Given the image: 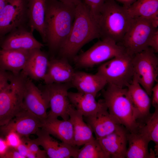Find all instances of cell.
Returning <instances> with one entry per match:
<instances>
[{"label":"cell","instance_id":"6da1fadb","mask_svg":"<svg viewBox=\"0 0 158 158\" xmlns=\"http://www.w3.org/2000/svg\"><path fill=\"white\" fill-rule=\"evenodd\" d=\"M100 38L98 21L84 1L76 6L70 32L58 51L61 58L73 59L80 49L92 40Z\"/></svg>","mask_w":158,"mask_h":158},{"label":"cell","instance_id":"7a4b0ae2","mask_svg":"<svg viewBox=\"0 0 158 158\" xmlns=\"http://www.w3.org/2000/svg\"><path fill=\"white\" fill-rule=\"evenodd\" d=\"M76 6L47 0L45 20L46 42L52 54L58 51L73 24Z\"/></svg>","mask_w":158,"mask_h":158},{"label":"cell","instance_id":"3957f363","mask_svg":"<svg viewBox=\"0 0 158 158\" xmlns=\"http://www.w3.org/2000/svg\"><path fill=\"white\" fill-rule=\"evenodd\" d=\"M132 20L126 7L114 0H105L98 20L100 38L120 43Z\"/></svg>","mask_w":158,"mask_h":158},{"label":"cell","instance_id":"277c9868","mask_svg":"<svg viewBox=\"0 0 158 158\" xmlns=\"http://www.w3.org/2000/svg\"><path fill=\"white\" fill-rule=\"evenodd\" d=\"M107 84L102 94L109 112L128 132L137 130L139 123L127 88Z\"/></svg>","mask_w":158,"mask_h":158},{"label":"cell","instance_id":"5b68a950","mask_svg":"<svg viewBox=\"0 0 158 158\" xmlns=\"http://www.w3.org/2000/svg\"><path fill=\"white\" fill-rule=\"evenodd\" d=\"M27 77L22 72L12 74L8 84L0 92V127L7 124L22 107L23 92Z\"/></svg>","mask_w":158,"mask_h":158},{"label":"cell","instance_id":"8992f818","mask_svg":"<svg viewBox=\"0 0 158 158\" xmlns=\"http://www.w3.org/2000/svg\"><path fill=\"white\" fill-rule=\"evenodd\" d=\"M133 56L126 53L115 57L98 67L97 73L102 76L107 84L122 88L127 87L134 75Z\"/></svg>","mask_w":158,"mask_h":158},{"label":"cell","instance_id":"52a82bcc","mask_svg":"<svg viewBox=\"0 0 158 158\" xmlns=\"http://www.w3.org/2000/svg\"><path fill=\"white\" fill-rule=\"evenodd\" d=\"M126 53L124 48L111 40L101 39L73 59L80 68H91Z\"/></svg>","mask_w":158,"mask_h":158},{"label":"cell","instance_id":"ba28073f","mask_svg":"<svg viewBox=\"0 0 158 158\" xmlns=\"http://www.w3.org/2000/svg\"><path fill=\"white\" fill-rule=\"evenodd\" d=\"M148 47L133 56L134 76L150 96L155 82H158V58Z\"/></svg>","mask_w":158,"mask_h":158},{"label":"cell","instance_id":"9c48e42d","mask_svg":"<svg viewBox=\"0 0 158 158\" xmlns=\"http://www.w3.org/2000/svg\"><path fill=\"white\" fill-rule=\"evenodd\" d=\"M156 29L153 27L148 19L133 18L128 29L120 42V45L127 53L133 56L149 47V39Z\"/></svg>","mask_w":158,"mask_h":158},{"label":"cell","instance_id":"30bf717a","mask_svg":"<svg viewBox=\"0 0 158 158\" xmlns=\"http://www.w3.org/2000/svg\"><path fill=\"white\" fill-rule=\"evenodd\" d=\"M38 87L44 93L49 102L50 110L47 117H60L63 120L69 119L68 112L72 106L68 96V90L72 87L71 83H53Z\"/></svg>","mask_w":158,"mask_h":158},{"label":"cell","instance_id":"8fae6325","mask_svg":"<svg viewBox=\"0 0 158 158\" xmlns=\"http://www.w3.org/2000/svg\"><path fill=\"white\" fill-rule=\"evenodd\" d=\"M24 26L28 27L27 0H9L0 12V41L12 30Z\"/></svg>","mask_w":158,"mask_h":158},{"label":"cell","instance_id":"7c38bea8","mask_svg":"<svg viewBox=\"0 0 158 158\" xmlns=\"http://www.w3.org/2000/svg\"><path fill=\"white\" fill-rule=\"evenodd\" d=\"M22 107L41 121L46 118L49 102L43 92L27 77L25 80L23 95Z\"/></svg>","mask_w":158,"mask_h":158},{"label":"cell","instance_id":"4fadbf2b","mask_svg":"<svg viewBox=\"0 0 158 158\" xmlns=\"http://www.w3.org/2000/svg\"><path fill=\"white\" fill-rule=\"evenodd\" d=\"M41 125L38 117L22 107L7 124L0 127L6 135L13 131L20 137H26L36 134Z\"/></svg>","mask_w":158,"mask_h":158},{"label":"cell","instance_id":"5bb4252c","mask_svg":"<svg viewBox=\"0 0 158 158\" xmlns=\"http://www.w3.org/2000/svg\"><path fill=\"white\" fill-rule=\"evenodd\" d=\"M1 49L32 50L41 49L44 45L34 36L29 27L16 29L7 34L0 41Z\"/></svg>","mask_w":158,"mask_h":158},{"label":"cell","instance_id":"9a60e30c","mask_svg":"<svg viewBox=\"0 0 158 158\" xmlns=\"http://www.w3.org/2000/svg\"><path fill=\"white\" fill-rule=\"evenodd\" d=\"M36 134L37 137L34 140L45 151L50 158H75L78 148L54 139L46 131L40 128Z\"/></svg>","mask_w":158,"mask_h":158},{"label":"cell","instance_id":"2e32d148","mask_svg":"<svg viewBox=\"0 0 158 158\" xmlns=\"http://www.w3.org/2000/svg\"><path fill=\"white\" fill-rule=\"evenodd\" d=\"M83 117L97 139L109 135L122 125L110 114L107 106L92 115Z\"/></svg>","mask_w":158,"mask_h":158},{"label":"cell","instance_id":"e0dca14e","mask_svg":"<svg viewBox=\"0 0 158 158\" xmlns=\"http://www.w3.org/2000/svg\"><path fill=\"white\" fill-rule=\"evenodd\" d=\"M128 131L122 125L109 135L98 140L110 158H126Z\"/></svg>","mask_w":158,"mask_h":158},{"label":"cell","instance_id":"ac0fdd59","mask_svg":"<svg viewBox=\"0 0 158 158\" xmlns=\"http://www.w3.org/2000/svg\"><path fill=\"white\" fill-rule=\"evenodd\" d=\"M75 71L68 59L52 58L49 60L47 71L43 80L46 84L71 83Z\"/></svg>","mask_w":158,"mask_h":158},{"label":"cell","instance_id":"d6986e66","mask_svg":"<svg viewBox=\"0 0 158 158\" xmlns=\"http://www.w3.org/2000/svg\"><path fill=\"white\" fill-rule=\"evenodd\" d=\"M127 88L137 121L139 123L150 114L151 101L150 96L134 76Z\"/></svg>","mask_w":158,"mask_h":158},{"label":"cell","instance_id":"ffe728a7","mask_svg":"<svg viewBox=\"0 0 158 158\" xmlns=\"http://www.w3.org/2000/svg\"><path fill=\"white\" fill-rule=\"evenodd\" d=\"M72 87L78 92L96 96L107 84L106 80L97 73L90 74L83 71H75L71 82Z\"/></svg>","mask_w":158,"mask_h":158},{"label":"cell","instance_id":"44dd1931","mask_svg":"<svg viewBox=\"0 0 158 158\" xmlns=\"http://www.w3.org/2000/svg\"><path fill=\"white\" fill-rule=\"evenodd\" d=\"M28 25L33 32L37 31L46 43L45 20L47 0H27Z\"/></svg>","mask_w":158,"mask_h":158},{"label":"cell","instance_id":"7402d4cb","mask_svg":"<svg viewBox=\"0 0 158 158\" xmlns=\"http://www.w3.org/2000/svg\"><path fill=\"white\" fill-rule=\"evenodd\" d=\"M41 128L61 142L76 147L74 144L73 125L69 119L60 120L58 118L47 117L41 121Z\"/></svg>","mask_w":158,"mask_h":158},{"label":"cell","instance_id":"603a6c76","mask_svg":"<svg viewBox=\"0 0 158 158\" xmlns=\"http://www.w3.org/2000/svg\"><path fill=\"white\" fill-rule=\"evenodd\" d=\"M49 60L47 54L41 49L31 50L26 64L22 72L31 80H43Z\"/></svg>","mask_w":158,"mask_h":158},{"label":"cell","instance_id":"cb8c5ba5","mask_svg":"<svg viewBox=\"0 0 158 158\" xmlns=\"http://www.w3.org/2000/svg\"><path fill=\"white\" fill-rule=\"evenodd\" d=\"M68 96L71 104L83 117L92 115L106 106L103 99L97 101L96 96L92 94L68 92Z\"/></svg>","mask_w":158,"mask_h":158},{"label":"cell","instance_id":"d4e9b609","mask_svg":"<svg viewBox=\"0 0 158 158\" xmlns=\"http://www.w3.org/2000/svg\"><path fill=\"white\" fill-rule=\"evenodd\" d=\"M31 50L0 49V67L13 74L24 69Z\"/></svg>","mask_w":158,"mask_h":158},{"label":"cell","instance_id":"484cf974","mask_svg":"<svg viewBox=\"0 0 158 158\" xmlns=\"http://www.w3.org/2000/svg\"><path fill=\"white\" fill-rule=\"evenodd\" d=\"M127 141L128 146L126 158H156L155 153L153 150L150 152L149 151L148 144L150 141L137 130L132 132H128Z\"/></svg>","mask_w":158,"mask_h":158},{"label":"cell","instance_id":"4316f807","mask_svg":"<svg viewBox=\"0 0 158 158\" xmlns=\"http://www.w3.org/2000/svg\"><path fill=\"white\" fill-rule=\"evenodd\" d=\"M68 114L69 119L73 126L75 146H83L95 138L93 136L91 128L84 120L82 114L77 110L72 105L69 109Z\"/></svg>","mask_w":158,"mask_h":158},{"label":"cell","instance_id":"83f0119b","mask_svg":"<svg viewBox=\"0 0 158 158\" xmlns=\"http://www.w3.org/2000/svg\"><path fill=\"white\" fill-rule=\"evenodd\" d=\"M126 8L132 18L149 19L158 13V0H136Z\"/></svg>","mask_w":158,"mask_h":158},{"label":"cell","instance_id":"f1b7e54d","mask_svg":"<svg viewBox=\"0 0 158 158\" xmlns=\"http://www.w3.org/2000/svg\"><path fill=\"white\" fill-rule=\"evenodd\" d=\"M138 131L155 144L154 151L156 156L158 152V108L142 121L139 123Z\"/></svg>","mask_w":158,"mask_h":158},{"label":"cell","instance_id":"f546056e","mask_svg":"<svg viewBox=\"0 0 158 158\" xmlns=\"http://www.w3.org/2000/svg\"><path fill=\"white\" fill-rule=\"evenodd\" d=\"M78 149L75 158H110L96 138L84 144Z\"/></svg>","mask_w":158,"mask_h":158},{"label":"cell","instance_id":"4dcf8cb0","mask_svg":"<svg viewBox=\"0 0 158 158\" xmlns=\"http://www.w3.org/2000/svg\"><path fill=\"white\" fill-rule=\"evenodd\" d=\"M22 140L27 143L29 150L36 155L37 158H46L48 157L45 151L44 150H41L39 145L34 140L30 139L28 137H26Z\"/></svg>","mask_w":158,"mask_h":158},{"label":"cell","instance_id":"1f68e13d","mask_svg":"<svg viewBox=\"0 0 158 158\" xmlns=\"http://www.w3.org/2000/svg\"><path fill=\"white\" fill-rule=\"evenodd\" d=\"M105 0H84L92 16L98 21Z\"/></svg>","mask_w":158,"mask_h":158},{"label":"cell","instance_id":"d6a6232c","mask_svg":"<svg viewBox=\"0 0 158 158\" xmlns=\"http://www.w3.org/2000/svg\"><path fill=\"white\" fill-rule=\"evenodd\" d=\"M6 141L9 147L16 148L22 142L20 136L16 133L12 131L6 135Z\"/></svg>","mask_w":158,"mask_h":158},{"label":"cell","instance_id":"836d02e7","mask_svg":"<svg viewBox=\"0 0 158 158\" xmlns=\"http://www.w3.org/2000/svg\"><path fill=\"white\" fill-rule=\"evenodd\" d=\"M12 74L0 67V92L8 84Z\"/></svg>","mask_w":158,"mask_h":158},{"label":"cell","instance_id":"e575fe53","mask_svg":"<svg viewBox=\"0 0 158 158\" xmlns=\"http://www.w3.org/2000/svg\"><path fill=\"white\" fill-rule=\"evenodd\" d=\"M148 46L152 48L155 53L158 52V29L157 28L150 36Z\"/></svg>","mask_w":158,"mask_h":158},{"label":"cell","instance_id":"d590c367","mask_svg":"<svg viewBox=\"0 0 158 158\" xmlns=\"http://www.w3.org/2000/svg\"><path fill=\"white\" fill-rule=\"evenodd\" d=\"M152 99L151 104L155 108H158V83L154 85L152 89Z\"/></svg>","mask_w":158,"mask_h":158},{"label":"cell","instance_id":"8d00e7d4","mask_svg":"<svg viewBox=\"0 0 158 158\" xmlns=\"http://www.w3.org/2000/svg\"><path fill=\"white\" fill-rule=\"evenodd\" d=\"M3 158H25L14 148L9 147Z\"/></svg>","mask_w":158,"mask_h":158},{"label":"cell","instance_id":"74e56055","mask_svg":"<svg viewBox=\"0 0 158 158\" xmlns=\"http://www.w3.org/2000/svg\"><path fill=\"white\" fill-rule=\"evenodd\" d=\"M22 140V142L15 149L25 158L29 152V150L26 143Z\"/></svg>","mask_w":158,"mask_h":158},{"label":"cell","instance_id":"f35d334b","mask_svg":"<svg viewBox=\"0 0 158 158\" xmlns=\"http://www.w3.org/2000/svg\"><path fill=\"white\" fill-rule=\"evenodd\" d=\"M9 147L6 141L0 138V158H3Z\"/></svg>","mask_w":158,"mask_h":158},{"label":"cell","instance_id":"ab89813d","mask_svg":"<svg viewBox=\"0 0 158 158\" xmlns=\"http://www.w3.org/2000/svg\"><path fill=\"white\" fill-rule=\"evenodd\" d=\"M122 4L123 6L127 8L132 4L136 0H114Z\"/></svg>","mask_w":158,"mask_h":158},{"label":"cell","instance_id":"60d3db41","mask_svg":"<svg viewBox=\"0 0 158 158\" xmlns=\"http://www.w3.org/2000/svg\"><path fill=\"white\" fill-rule=\"evenodd\" d=\"M152 25L155 28H158V13L156 14L149 19Z\"/></svg>","mask_w":158,"mask_h":158},{"label":"cell","instance_id":"b9f144b4","mask_svg":"<svg viewBox=\"0 0 158 158\" xmlns=\"http://www.w3.org/2000/svg\"><path fill=\"white\" fill-rule=\"evenodd\" d=\"M63 3L76 6L82 0H57Z\"/></svg>","mask_w":158,"mask_h":158},{"label":"cell","instance_id":"7bdbcfd3","mask_svg":"<svg viewBox=\"0 0 158 158\" xmlns=\"http://www.w3.org/2000/svg\"><path fill=\"white\" fill-rule=\"evenodd\" d=\"M8 1L9 0H0V12L7 4Z\"/></svg>","mask_w":158,"mask_h":158},{"label":"cell","instance_id":"ee69618b","mask_svg":"<svg viewBox=\"0 0 158 158\" xmlns=\"http://www.w3.org/2000/svg\"><path fill=\"white\" fill-rule=\"evenodd\" d=\"M26 158H37V157L36 155L33 153L29 151L26 156Z\"/></svg>","mask_w":158,"mask_h":158}]
</instances>
